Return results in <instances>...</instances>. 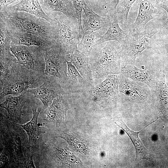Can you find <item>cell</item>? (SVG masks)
<instances>
[{
    "label": "cell",
    "instance_id": "1",
    "mask_svg": "<svg viewBox=\"0 0 168 168\" xmlns=\"http://www.w3.org/2000/svg\"><path fill=\"white\" fill-rule=\"evenodd\" d=\"M0 21L7 29L34 35L47 43H56L54 26L45 19L23 12H15L7 7L0 10Z\"/></svg>",
    "mask_w": 168,
    "mask_h": 168
},
{
    "label": "cell",
    "instance_id": "21",
    "mask_svg": "<svg viewBox=\"0 0 168 168\" xmlns=\"http://www.w3.org/2000/svg\"><path fill=\"white\" fill-rule=\"evenodd\" d=\"M26 100L25 93H22L18 96L6 98L5 100L1 104L0 107L7 110L10 119L18 121L21 119L22 108Z\"/></svg>",
    "mask_w": 168,
    "mask_h": 168
},
{
    "label": "cell",
    "instance_id": "14",
    "mask_svg": "<svg viewBox=\"0 0 168 168\" xmlns=\"http://www.w3.org/2000/svg\"><path fill=\"white\" fill-rule=\"evenodd\" d=\"M83 10L82 21L85 26L83 31L88 30L94 31L109 25L110 19L109 15L105 17L100 16L95 13L85 2Z\"/></svg>",
    "mask_w": 168,
    "mask_h": 168
},
{
    "label": "cell",
    "instance_id": "3",
    "mask_svg": "<svg viewBox=\"0 0 168 168\" xmlns=\"http://www.w3.org/2000/svg\"><path fill=\"white\" fill-rule=\"evenodd\" d=\"M50 17L56 30V41L68 57L77 49L80 41L79 29L77 21L70 19L63 13H52Z\"/></svg>",
    "mask_w": 168,
    "mask_h": 168
},
{
    "label": "cell",
    "instance_id": "2",
    "mask_svg": "<svg viewBox=\"0 0 168 168\" xmlns=\"http://www.w3.org/2000/svg\"><path fill=\"white\" fill-rule=\"evenodd\" d=\"M94 46L89 57V65L93 79H103L108 76L120 73L121 58L114 44L109 41Z\"/></svg>",
    "mask_w": 168,
    "mask_h": 168
},
{
    "label": "cell",
    "instance_id": "15",
    "mask_svg": "<svg viewBox=\"0 0 168 168\" xmlns=\"http://www.w3.org/2000/svg\"><path fill=\"white\" fill-rule=\"evenodd\" d=\"M47 109L46 118L43 119L48 124L61 122L66 119L68 109L67 100L61 94L54 99Z\"/></svg>",
    "mask_w": 168,
    "mask_h": 168
},
{
    "label": "cell",
    "instance_id": "22",
    "mask_svg": "<svg viewBox=\"0 0 168 168\" xmlns=\"http://www.w3.org/2000/svg\"><path fill=\"white\" fill-rule=\"evenodd\" d=\"M67 88L73 92L89 90L92 87L79 73L72 62L67 60Z\"/></svg>",
    "mask_w": 168,
    "mask_h": 168
},
{
    "label": "cell",
    "instance_id": "18",
    "mask_svg": "<svg viewBox=\"0 0 168 168\" xmlns=\"http://www.w3.org/2000/svg\"><path fill=\"white\" fill-rule=\"evenodd\" d=\"M43 9L50 17L54 11L61 12L68 18L77 20L71 0H44Z\"/></svg>",
    "mask_w": 168,
    "mask_h": 168
},
{
    "label": "cell",
    "instance_id": "30",
    "mask_svg": "<svg viewBox=\"0 0 168 168\" xmlns=\"http://www.w3.org/2000/svg\"><path fill=\"white\" fill-rule=\"evenodd\" d=\"M22 0H0V10H2L10 6L11 4H17Z\"/></svg>",
    "mask_w": 168,
    "mask_h": 168
},
{
    "label": "cell",
    "instance_id": "5",
    "mask_svg": "<svg viewBox=\"0 0 168 168\" xmlns=\"http://www.w3.org/2000/svg\"><path fill=\"white\" fill-rule=\"evenodd\" d=\"M39 72L28 70L24 74H16L13 67L10 74L1 79V99L10 95H16L21 93L29 89L37 87L46 80L45 78L36 74Z\"/></svg>",
    "mask_w": 168,
    "mask_h": 168
},
{
    "label": "cell",
    "instance_id": "11",
    "mask_svg": "<svg viewBox=\"0 0 168 168\" xmlns=\"http://www.w3.org/2000/svg\"><path fill=\"white\" fill-rule=\"evenodd\" d=\"M120 74L134 81L147 84L153 92L155 90L156 74L151 69H139L135 66L127 64L121 67Z\"/></svg>",
    "mask_w": 168,
    "mask_h": 168
},
{
    "label": "cell",
    "instance_id": "7",
    "mask_svg": "<svg viewBox=\"0 0 168 168\" xmlns=\"http://www.w3.org/2000/svg\"><path fill=\"white\" fill-rule=\"evenodd\" d=\"M11 51L18 64L30 71L40 73L44 71L45 61L40 48L11 43Z\"/></svg>",
    "mask_w": 168,
    "mask_h": 168
},
{
    "label": "cell",
    "instance_id": "24",
    "mask_svg": "<svg viewBox=\"0 0 168 168\" xmlns=\"http://www.w3.org/2000/svg\"><path fill=\"white\" fill-rule=\"evenodd\" d=\"M33 117L29 122L24 125L16 124L21 126L26 132L29 138V142L31 145L35 144L40 134L43 133L44 131L38 124V119L40 109H37L32 106Z\"/></svg>",
    "mask_w": 168,
    "mask_h": 168
},
{
    "label": "cell",
    "instance_id": "9",
    "mask_svg": "<svg viewBox=\"0 0 168 168\" xmlns=\"http://www.w3.org/2000/svg\"><path fill=\"white\" fill-rule=\"evenodd\" d=\"M34 95V97L39 99L45 108H48L54 99L63 92L61 85L54 78L49 77L41 85L35 88L29 90Z\"/></svg>",
    "mask_w": 168,
    "mask_h": 168
},
{
    "label": "cell",
    "instance_id": "12",
    "mask_svg": "<svg viewBox=\"0 0 168 168\" xmlns=\"http://www.w3.org/2000/svg\"><path fill=\"white\" fill-rule=\"evenodd\" d=\"M119 78V91L132 100L140 102L145 101L151 96V91L121 74Z\"/></svg>",
    "mask_w": 168,
    "mask_h": 168
},
{
    "label": "cell",
    "instance_id": "13",
    "mask_svg": "<svg viewBox=\"0 0 168 168\" xmlns=\"http://www.w3.org/2000/svg\"><path fill=\"white\" fill-rule=\"evenodd\" d=\"M138 12L131 30L138 31L143 29L147 24L154 19L159 13V11L150 0H139Z\"/></svg>",
    "mask_w": 168,
    "mask_h": 168
},
{
    "label": "cell",
    "instance_id": "6",
    "mask_svg": "<svg viewBox=\"0 0 168 168\" xmlns=\"http://www.w3.org/2000/svg\"><path fill=\"white\" fill-rule=\"evenodd\" d=\"M41 49L45 61V74L55 80L62 88H67V55L56 43Z\"/></svg>",
    "mask_w": 168,
    "mask_h": 168
},
{
    "label": "cell",
    "instance_id": "25",
    "mask_svg": "<svg viewBox=\"0 0 168 168\" xmlns=\"http://www.w3.org/2000/svg\"><path fill=\"white\" fill-rule=\"evenodd\" d=\"M57 137L66 141L72 148L82 154H86L87 152L86 142L79 135L73 132H63L59 133Z\"/></svg>",
    "mask_w": 168,
    "mask_h": 168
},
{
    "label": "cell",
    "instance_id": "10",
    "mask_svg": "<svg viewBox=\"0 0 168 168\" xmlns=\"http://www.w3.org/2000/svg\"><path fill=\"white\" fill-rule=\"evenodd\" d=\"M158 119V118L156 120L148 124L142 130L138 132L133 131L129 128L123 121L121 117H116L114 119V123L127 134L133 143L136 150V161L146 159L151 163H153V157L151 153L145 147L142 141L139 138L138 134L147 126L155 122Z\"/></svg>",
    "mask_w": 168,
    "mask_h": 168
},
{
    "label": "cell",
    "instance_id": "23",
    "mask_svg": "<svg viewBox=\"0 0 168 168\" xmlns=\"http://www.w3.org/2000/svg\"><path fill=\"white\" fill-rule=\"evenodd\" d=\"M0 62L11 63L17 61L14 55L11 53V40L4 24L0 21Z\"/></svg>",
    "mask_w": 168,
    "mask_h": 168
},
{
    "label": "cell",
    "instance_id": "20",
    "mask_svg": "<svg viewBox=\"0 0 168 168\" xmlns=\"http://www.w3.org/2000/svg\"><path fill=\"white\" fill-rule=\"evenodd\" d=\"M15 12H23L45 19L53 24V20L44 12L39 0H22L16 4L7 7Z\"/></svg>",
    "mask_w": 168,
    "mask_h": 168
},
{
    "label": "cell",
    "instance_id": "29",
    "mask_svg": "<svg viewBox=\"0 0 168 168\" xmlns=\"http://www.w3.org/2000/svg\"><path fill=\"white\" fill-rule=\"evenodd\" d=\"M75 12L76 18L78 23L79 29L80 38H81L83 32L82 25V15L83 9L84 0H71Z\"/></svg>",
    "mask_w": 168,
    "mask_h": 168
},
{
    "label": "cell",
    "instance_id": "19",
    "mask_svg": "<svg viewBox=\"0 0 168 168\" xmlns=\"http://www.w3.org/2000/svg\"><path fill=\"white\" fill-rule=\"evenodd\" d=\"M71 61L80 75L92 87L94 86L92 71L89 65V57L77 49L69 57Z\"/></svg>",
    "mask_w": 168,
    "mask_h": 168
},
{
    "label": "cell",
    "instance_id": "31",
    "mask_svg": "<svg viewBox=\"0 0 168 168\" xmlns=\"http://www.w3.org/2000/svg\"><path fill=\"white\" fill-rule=\"evenodd\" d=\"M159 7L165 9L168 14V0H156Z\"/></svg>",
    "mask_w": 168,
    "mask_h": 168
},
{
    "label": "cell",
    "instance_id": "8",
    "mask_svg": "<svg viewBox=\"0 0 168 168\" xmlns=\"http://www.w3.org/2000/svg\"><path fill=\"white\" fill-rule=\"evenodd\" d=\"M119 82L117 75L108 76L103 82L91 88L89 93L95 101L108 104L115 101L118 97Z\"/></svg>",
    "mask_w": 168,
    "mask_h": 168
},
{
    "label": "cell",
    "instance_id": "16",
    "mask_svg": "<svg viewBox=\"0 0 168 168\" xmlns=\"http://www.w3.org/2000/svg\"><path fill=\"white\" fill-rule=\"evenodd\" d=\"M108 15L110 19L108 29L97 41L95 45L112 40L117 41L121 44L126 37V33L119 26L115 10L114 9Z\"/></svg>",
    "mask_w": 168,
    "mask_h": 168
},
{
    "label": "cell",
    "instance_id": "27",
    "mask_svg": "<svg viewBox=\"0 0 168 168\" xmlns=\"http://www.w3.org/2000/svg\"><path fill=\"white\" fill-rule=\"evenodd\" d=\"M55 153L62 166L72 167L81 166L82 162L67 148L60 146L55 148Z\"/></svg>",
    "mask_w": 168,
    "mask_h": 168
},
{
    "label": "cell",
    "instance_id": "28",
    "mask_svg": "<svg viewBox=\"0 0 168 168\" xmlns=\"http://www.w3.org/2000/svg\"><path fill=\"white\" fill-rule=\"evenodd\" d=\"M136 0H117L114 8L119 22L126 26L128 24L129 12Z\"/></svg>",
    "mask_w": 168,
    "mask_h": 168
},
{
    "label": "cell",
    "instance_id": "17",
    "mask_svg": "<svg viewBox=\"0 0 168 168\" xmlns=\"http://www.w3.org/2000/svg\"><path fill=\"white\" fill-rule=\"evenodd\" d=\"M7 30L10 37L11 43L15 44L28 46H34L41 49L54 44H49L38 36L30 33L7 29Z\"/></svg>",
    "mask_w": 168,
    "mask_h": 168
},
{
    "label": "cell",
    "instance_id": "26",
    "mask_svg": "<svg viewBox=\"0 0 168 168\" xmlns=\"http://www.w3.org/2000/svg\"><path fill=\"white\" fill-rule=\"evenodd\" d=\"M101 36L94 31H83L81 40L78 44L77 49L89 57L92 48Z\"/></svg>",
    "mask_w": 168,
    "mask_h": 168
},
{
    "label": "cell",
    "instance_id": "4",
    "mask_svg": "<svg viewBox=\"0 0 168 168\" xmlns=\"http://www.w3.org/2000/svg\"><path fill=\"white\" fill-rule=\"evenodd\" d=\"M127 34L123 42L121 44L119 52L121 63L135 66L136 58L142 52L150 48L155 34L154 29H143L134 31L131 29Z\"/></svg>",
    "mask_w": 168,
    "mask_h": 168
}]
</instances>
